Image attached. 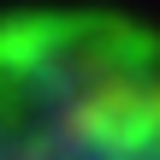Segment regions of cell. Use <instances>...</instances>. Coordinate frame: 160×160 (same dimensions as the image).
<instances>
[{
	"mask_svg": "<svg viewBox=\"0 0 160 160\" xmlns=\"http://www.w3.org/2000/svg\"><path fill=\"white\" fill-rule=\"evenodd\" d=\"M0 160H160V30L107 6L6 12Z\"/></svg>",
	"mask_w": 160,
	"mask_h": 160,
	"instance_id": "obj_1",
	"label": "cell"
}]
</instances>
